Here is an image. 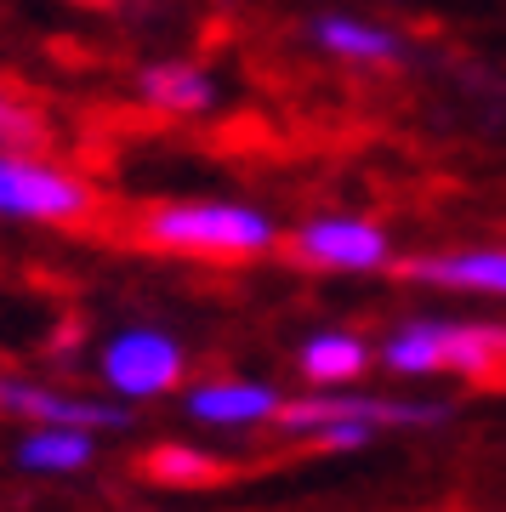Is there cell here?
<instances>
[{
    "instance_id": "5b68a950",
    "label": "cell",
    "mask_w": 506,
    "mask_h": 512,
    "mask_svg": "<svg viewBox=\"0 0 506 512\" xmlns=\"http://www.w3.org/2000/svg\"><path fill=\"white\" fill-rule=\"evenodd\" d=\"M336 416H359L376 421V427H438L450 421V404L444 399H376V393H353V387H319L308 399H285L273 427L290 433V439H308L313 427H325Z\"/></svg>"
},
{
    "instance_id": "6da1fadb",
    "label": "cell",
    "mask_w": 506,
    "mask_h": 512,
    "mask_svg": "<svg viewBox=\"0 0 506 512\" xmlns=\"http://www.w3.org/2000/svg\"><path fill=\"white\" fill-rule=\"evenodd\" d=\"M143 239L182 256H262L279 245V222L239 200H177L148 211Z\"/></svg>"
},
{
    "instance_id": "9c48e42d",
    "label": "cell",
    "mask_w": 506,
    "mask_h": 512,
    "mask_svg": "<svg viewBox=\"0 0 506 512\" xmlns=\"http://www.w3.org/2000/svg\"><path fill=\"white\" fill-rule=\"evenodd\" d=\"M410 279L444 285V291H478V296H506V245H478V251H450V256H416Z\"/></svg>"
},
{
    "instance_id": "5bb4252c",
    "label": "cell",
    "mask_w": 506,
    "mask_h": 512,
    "mask_svg": "<svg viewBox=\"0 0 506 512\" xmlns=\"http://www.w3.org/2000/svg\"><path fill=\"white\" fill-rule=\"evenodd\" d=\"M143 473L154 484H177V490H194V484H217L228 467L217 456H205V450H188V444H160V450H148Z\"/></svg>"
},
{
    "instance_id": "30bf717a",
    "label": "cell",
    "mask_w": 506,
    "mask_h": 512,
    "mask_svg": "<svg viewBox=\"0 0 506 512\" xmlns=\"http://www.w3.org/2000/svg\"><path fill=\"white\" fill-rule=\"evenodd\" d=\"M97 461V433L91 427H52V421H35V433H23L12 444V467L23 473H86Z\"/></svg>"
},
{
    "instance_id": "52a82bcc",
    "label": "cell",
    "mask_w": 506,
    "mask_h": 512,
    "mask_svg": "<svg viewBox=\"0 0 506 512\" xmlns=\"http://www.w3.org/2000/svg\"><path fill=\"white\" fill-rule=\"evenodd\" d=\"M0 416H23V421H52V427H91V433H126L131 410L126 399H80L63 387H40L23 376H0Z\"/></svg>"
},
{
    "instance_id": "7a4b0ae2",
    "label": "cell",
    "mask_w": 506,
    "mask_h": 512,
    "mask_svg": "<svg viewBox=\"0 0 506 512\" xmlns=\"http://www.w3.org/2000/svg\"><path fill=\"white\" fill-rule=\"evenodd\" d=\"M381 365L398 376H489L506 365V325H461V319H410L381 342Z\"/></svg>"
},
{
    "instance_id": "3957f363",
    "label": "cell",
    "mask_w": 506,
    "mask_h": 512,
    "mask_svg": "<svg viewBox=\"0 0 506 512\" xmlns=\"http://www.w3.org/2000/svg\"><path fill=\"white\" fill-rule=\"evenodd\" d=\"M97 211L86 177L40 160L29 148H0V222H40V228H69Z\"/></svg>"
},
{
    "instance_id": "ba28073f",
    "label": "cell",
    "mask_w": 506,
    "mask_h": 512,
    "mask_svg": "<svg viewBox=\"0 0 506 512\" xmlns=\"http://www.w3.org/2000/svg\"><path fill=\"white\" fill-rule=\"evenodd\" d=\"M279 387L268 382H239V376H228V382H199L182 393V410L194 421H205V427H262V421L279 416Z\"/></svg>"
},
{
    "instance_id": "9a60e30c",
    "label": "cell",
    "mask_w": 506,
    "mask_h": 512,
    "mask_svg": "<svg viewBox=\"0 0 506 512\" xmlns=\"http://www.w3.org/2000/svg\"><path fill=\"white\" fill-rule=\"evenodd\" d=\"M46 143V120L35 103L0 92V148H40Z\"/></svg>"
},
{
    "instance_id": "2e32d148",
    "label": "cell",
    "mask_w": 506,
    "mask_h": 512,
    "mask_svg": "<svg viewBox=\"0 0 506 512\" xmlns=\"http://www.w3.org/2000/svg\"><path fill=\"white\" fill-rule=\"evenodd\" d=\"M381 427L376 421H359V416H336L325 421V427H313L308 444H319V450H364V444L376 439Z\"/></svg>"
},
{
    "instance_id": "277c9868",
    "label": "cell",
    "mask_w": 506,
    "mask_h": 512,
    "mask_svg": "<svg viewBox=\"0 0 506 512\" xmlns=\"http://www.w3.org/2000/svg\"><path fill=\"white\" fill-rule=\"evenodd\" d=\"M182 370H188V353H182V342L160 325L114 330L109 342H103V353H97L103 387H109L114 399H126V404H148V399L177 393Z\"/></svg>"
},
{
    "instance_id": "8992f818",
    "label": "cell",
    "mask_w": 506,
    "mask_h": 512,
    "mask_svg": "<svg viewBox=\"0 0 506 512\" xmlns=\"http://www.w3.org/2000/svg\"><path fill=\"white\" fill-rule=\"evenodd\" d=\"M290 256L308 268H325V274H376L393 262V245H387L381 222L353 217V211H325L290 234Z\"/></svg>"
},
{
    "instance_id": "4fadbf2b",
    "label": "cell",
    "mask_w": 506,
    "mask_h": 512,
    "mask_svg": "<svg viewBox=\"0 0 506 512\" xmlns=\"http://www.w3.org/2000/svg\"><path fill=\"white\" fill-rule=\"evenodd\" d=\"M313 40L336 57H353V63H387L398 57V35L381 29V23H364V18H347V12H325L313 18Z\"/></svg>"
},
{
    "instance_id": "8fae6325",
    "label": "cell",
    "mask_w": 506,
    "mask_h": 512,
    "mask_svg": "<svg viewBox=\"0 0 506 512\" xmlns=\"http://www.w3.org/2000/svg\"><path fill=\"white\" fill-rule=\"evenodd\" d=\"M370 342L353 336V330H313L308 342L296 348V370L308 376L313 387H353L370 370Z\"/></svg>"
},
{
    "instance_id": "7c38bea8",
    "label": "cell",
    "mask_w": 506,
    "mask_h": 512,
    "mask_svg": "<svg viewBox=\"0 0 506 512\" xmlns=\"http://www.w3.org/2000/svg\"><path fill=\"white\" fill-rule=\"evenodd\" d=\"M137 92H143V103H154L165 114H205L217 103V80L194 63H148L137 74Z\"/></svg>"
}]
</instances>
